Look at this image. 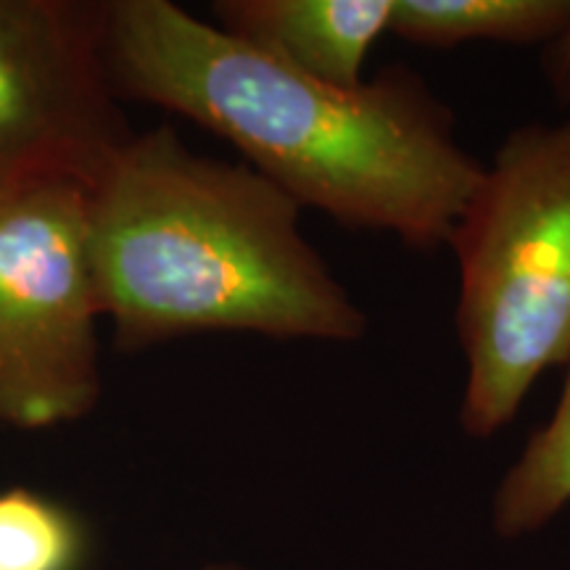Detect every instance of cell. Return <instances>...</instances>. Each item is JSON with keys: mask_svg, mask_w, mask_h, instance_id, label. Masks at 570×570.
Wrapping results in <instances>:
<instances>
[{"mask_svg": "<svg viewBox=\"0 0 570 570\" xmlns=\"http://www.w3.org/2000/svg\"><path fill=\"white\" fill-rule=\"evenodd\" d=\"M106 53L122 98L217 132L302 209L415 252L446 246L481 180L454 111L407 63L333 88L173 0H109Z\"/></svg>", "mask_w": 570, "mask_h": 570, "instance_id": "1", "label": "cell"}, {"mask_svg": "<svg viewBox=\"0 0 570 570\" xmlns=\"http://www.w3.org/2000/svg\"><path fill=\"white\" fill-rule=\"evenodd\" d=\"M302 206L246 161L135 132L88 188L98 302L119 352L198 333L354 344L367 315L302 233Z\"/></svg>", "mask_w": 570, "mask_h": 570, "instance_id": "2", "label": "cell"}, {"mask_svg": "<svg viewBox=\"0 0 570 570\" xmlns=\"http://www.w3.org/2000/svg\"><path fill=\"white\" fill-rule=\"evenodd\" d=\"M465 356L460 428L491 439L570 365V117L512 130L449 233Z\"/></svg>", "mask_w": 570, "mask_h": 570, "instance_id": "3", "label": "cell"}, {"mask_svg": "<svg viewBox=\"0 0 570 570\" xmlns=\"http://www.w3.org/2000/svg\"><path fill=\"white\" fill-rule=\"evenodd\" d=\"M88 188L51 183L0 202V423L40 431L104 391Z\"/></svg>", "mask_w": 570, "mask_h": 570, "instance_id": "4", "label": "cell"}, {"mask_svg": "<svg viewBox=\"0 0 570 570\" xmlns=\"http://www.w3.org/2000/svg\"><path fill=\"white\" fill-rule=\"evenodd\" d=\"M109 0H0V202L92 188L132 140L106 53Z\"/></svg>", "mask_w": 570, "mask_h": 570, "instance_id": "5", "label": "cell"}, {"mask_svg": "<svg viewBox=\"0 0 570 570\" xmlns=\"http://www.w3.org/2000/svg\"><path fill=\"white\" fill-rule=\"evenodd\" d=\"M394 0H217L214 24L333 88L365 82L370 48L389 32Z\"/></svg>", "mask_w": 570, "mask_h": 570, "instance_id": "6", "label": "cell"}, {"mask_svg": "<svg viewBox=\"0 0 570 570\" xmlns=\"http://www.w3.org/2000/svg\"><path fill=\"white\" fill-rule=\"evenodd\" d=\"M570 21V0H394L389 32L425 48L462 42L541 46Z\"/></svg>", "mask_w": 570, "mask_h": 570, "instance_id": "7", "label": "cell"}, {"mask_svg": "<svg viewBox=\"0 0 570 570\" xmlns=\"http://www.w3.org/2000/svg\"><path fill=\"white\" fill-rule=\"evenodd\" d=\"M570 502V365L550 423L525 441L494 494V531L520 539L544 529Z\"/></svg>", "mask_w": 570, "mask_h": 570, "instance_id": "8", "label": "cell"}, {"mask_svg": "<svg viewBox=\"0 0 570 570\" xmlns=\"http://www.w3.org/2000/svg\"><path fill=\"white\" fill-rule=\"evenodd\" d=\"M82 531L61 504L30 489L0 491V570H75Z\"/></svg>", "mask_w": 570, "mask_h": 570, "instance_id": "9", "label": "cell"}, {"mask_svg": "<svg viewBox=\"0 0 570 570\" xmlns=\"http://www.w3.org/2000/svg\"><path fill=\"white\" fill-rule=\"evenodd\" d=\"M541 71L554 101L570 109V21L560 38L541 51Z\"/></svg>", "mask_w": 570, "mask_h": 570, "instance_id": "10", "label": "cell"}, {"mask_svg": "<svg viewBox=\"0 0 570 570\" xmlns=\"http://www.w3.org/2000/svg\"><path fill=\"white\" fill-rule=\"evenodd\" d=\"M202 570H246V568L233 566V562H212V566H204Z\"/></svg>", "mask_w": 570, "mask_h": 570, "instance_id": "11", "label": "cell"}]
</instances>
